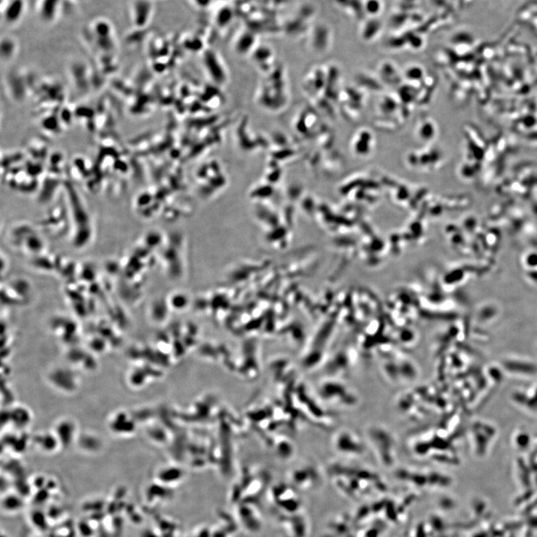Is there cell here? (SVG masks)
<instances>
[{
  "instance_id": "6da1fadb",
  "label": "cell",
  "mask_w": 537,
  "mask_h": 537,
  "mask_svg": "<svg viewBox=\"0 0 537 537\" xmlns=\"http://www.w3.org/2000/svg\"><path fill=\"white\" fill-rule=\"evenodd\" d=\"M363 437L380 464L386 468L395 466L398 458V444L392 431L382 424H370L366 426Z\"/></svg>"
},
{
  "instance_id": "7a4b0ae2",
  "label": "cell",
  "mask_w": 537,
  "mask_h": 537,
  "mask_svg": "<svg viewBox=\"0 0 537 537\" xmlns=\"http://www.w3.org/2000/svg\"><path fill=\"white\" fill-rule=\"evenodd\" d=\"M319 394L329 407L341 410H351L360 404L358 394L339 377L329 376L320 385Z\"/></svg>"
},
{
  "instance_id": "3957f363",
  "label": "cell",
  "mask_w": 537,
  "mask_h": 537,
  "mask_svg": "<svg viewBox=\"0 0 537 537\" xmlns=\"http://www.w3.org/2000/svg\"><path fill=\"white\" fill-rule=\"evenodd\" d=\"M331 445L336 454L345 460H357L367 452L364 437L354 430L341 428L332 435Z\"/></svg>"
},
{
  "instance_id": "277c9868",
  "label": "cell",
  "mask_w": 537,
  "mask_h": 537,
  "mask_svg": "<svg viewBox=\"0 0 537 537\" xmlns=\"http://www.w3.org/2000/svg\"><path fill=\"white\" fill-rule=\"evenodd\" d=\"M382 371L385 379L392 385H407L419 377L417 365L407 360L387 362L382 364Z\"/></svg>"
},
{
  "instance_id": "5b68a950",
  "label": "cell",
  "mask_w": 537,
  "mask_h": 537,
  "mask_svg": "<svg viewBox=\"0 0 537 537\" xmlns=\"http://www.w3.org/2000/svg\"><path fill=\"white\" fill-rule=\"evenodd\" d=\"M53 431L61 443V448L70 446L76 442L79 437L76 424L68 418L58 421Z\"/></svg>"
},
{
  "instance_id": "8992f818",
  "label": "cell",
  "mask_w": 537,
  "mask_h": 537,
  "mask_svg": "<svg viewBox=\"0 0 537 537\" xmlns=\"http://www.w3.org/2000/svg\"><path fill=\"white\" fill-rule=\"evenodd\" d=\"M111 431L117 435H130L135 431V423L132 415L125 412H118L113 415L110 421Z\"/></svg>"
},
{
  "instance_id": "52a82bcc",
  "label": "cell",
  "mask_w": 537,
  "mask_h": 537,
  "mask_svg": "<svg viewBox=\"0 0 537 537\" xmlns=\"http://www.w3.org/2000/svg\"><path fill=\"white\" fill-rule=\"evenodd\" d=\"M33 442L40 451L47 454L55 452L58 448H61V443L54 431L41 432L35 435Z\"/></svg>"
},
{
  "instance_id": "ba28073f",
  "label": "cell",
  "mask_w": 537,
  "mask_h": 537,
  "mask_svg": "<svg viewBox=\"0 0 537 537\" xmlns=\"http://www.w3.org/2000/svg\"><path fill=\"white\" fill-rule=\"evenodd\" d=\"M8 413V419L18 430H24L32 421L31 412L23 406L13 407Z\"/></svg>"
}]
</instances>
